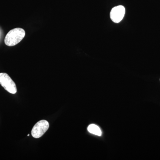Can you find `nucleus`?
Masks as SVG:
<instances>
[{"label": "nucleus", "mask_w": 160, "mask_h": 160, "mask_svg": "<svg viewBox=\"0 0 160 160\" xmlns=\"http://www.w3.org/2000/svg\"><path fill=\"white\" fill-rule=\"evenodd\" d=\"M25 30L22 28H17L12 29L6 35L5 43L9 46L17 45L25 37Z\"/></svg>", "instance_id": "nucleus-1"}, {"label": "nucleus", "mask_w": 160, "mask_h": 160, "mask_svg": "<svg viewBox=\"0 0 160 160\" xmlns=\"http://www.w3.org/2000/svg\"><path fill=\"white\" fill-rule=\"evenodd\" d=\"M0 84L9 93L15 94L17 92L15 83L7 73H0Z\"/></svg>", "instance_id": "nucleus-2"}, {"label": "nucleus", "mask_w": 160, "mask_h": 160, "mask_svg": "<svg viewBox=\"0 0 160 160\" xmlns=\"http://www.w3.org/2000/svg\"><path fill=\"white\" fill-rule=\"evenodd\" d=\"M49 127V123L45 120L38 122L32 129V135L35 138H38L42 136L47 131Z\"/></svg>", "instance_id": "nucleus-3"}, {"label": "nucleus", "mask_w": 160, "mask_h": 160, "mask_svg": "<svg viewBox=\"0 0 160 160\" xmlns=\"http://www.w3.org/2000/svg\"><path fill=\"white\" fill-rule=\"evenodd\" d=\"M126 9L122 6L113 7L110 12V17L112 21L115 23H119L122 21L125 16Z\"/></svg>", "instance_id": "nucleus-4"}, {"label": "nucleus", "mask_w": 160, "mask_h": 160, "mask_svg": "<svg viewBox=\"0 0 160 160\" xmlns=\"http://www.w3.org/2000/svg\"><path fill=\"white\" fill-rule=\"evenodd\" d=\"M87 129L88 131L92 134L96 135L98 136H101L102 135V131L99 127L94 124H91L89 125Z\"/></svg>", "instance_id": "nucleus-5"}, {"label": "nucleus", "mask_w": 160, "mask_h": 160, "mask_svg": "<svg viewBox=\"0 0 160 160\" xmlns=\"http://www.w3.org/2000/svg\"><path fill=\"white\" fill-rule=\"evenodd\" d=\"M29 136V134L27 135V136Z\"/></svg>", "instance_id": "nucleus-6"}]
</instances>
